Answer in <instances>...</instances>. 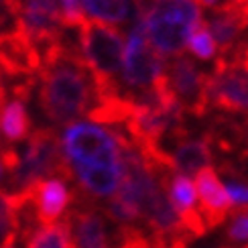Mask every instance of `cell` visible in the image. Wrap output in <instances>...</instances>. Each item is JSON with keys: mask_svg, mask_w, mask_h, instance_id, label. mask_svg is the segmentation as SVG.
<instances>
[{"mask_svg": "<svg viewBox=\"0 0 248 248\" xmlns=\"http://www.w3.org/2000/svg\"><path fill=\"white\" fill-rule=\"evenodd\" d=\"M165 71L163 55L155 51L144 35L142 23L137 18L130 27L128 39L124 43V57H122V71L120 81L124 92H128L134 98L147 96L157 84V79Z\"/></svg>", "mask_w": 248, "mask_h": 248, "instance_id": "cell-7", "label": "cell"}, {"mask_svg": "<svg viewBox=\"0 0 248 248\" xmlns=\"http://www.w3.org/2000/svg\"><path fill=\"white\" fill-rule=\"evenodd\" d=\"M59 4H61V25H63V29L79 31L88 23L81 0H59Z\"/></svg>", "mask_w": 248, "mask_h": 248, "instance_id": "cell-19", "label": "cell"}, {"mask_svg": "<svg viewBox=\"0 0 248 248\" xmlns=\"http://www.w3.org/2000/svg\"><path fill=\"white\" fill-rule=\"evenodd\" d=\"M246 248H248V246H246Z\"/></svg>", "mask_w": 248, "mask_h": 248, "instance_id": "cell-29", "label": "cell"}, {"mask_svg": "<svg viewBox=\"0 0 248 248\" xmlns=\"http://www.w3.org/2000/svg\"><path fill=\"white\" fill-rule=\"evenodd\" d=\"M187 49L202 61H210V59H214L216 55L220 53L218 43H216V39H214L212 31H210V27H208L205 20L202 25L195 27V31L191 33V37L187 41Z\"/></svg>", "mask_w": 248, "mask_h": 248, "instance_id": "cell-18", "label": "cell"}, {"mask_svg": "<svg viewBox=\"0 0 248 248\" xmlns=\"http://www.w3.org/2000/svg\"><path fill=\"white\" fill-rule=\"evenodd\" d=\"M0 110H2V106H0ZM0 147H2V144H0Z\"/></svg>", "mask_w": 248, "mask_h": 248, "instance_id": "cell-27", "label": "cell"}, {"mask_svg": "<svg viewBox=\"0 0 248 248\" xmlns=\"http://www.w3.org/2000/svg\"><path fill=\"white\" fill-rule=\"evenodd\" d=\"M226 189L232 200V212L248 210V183L246 177H228Z\"/></svg>", "mask_w": 248, "mask_h": 248, "instance_id": "cell-21", "label": "cell"}, {"mask_svg": "<svg viewBox=\"0 0 248 248\" xmlns=\"http://www.w3.org/2000/svg\"><path fill=\"white\" fill-rule=\"evenodd\" d=\"M132 2H134V6H137V4H140V2H142V0H132Z\"/></svg>", "mask_w": 248, "mask_h": 248, "instance_id": "cell-25", "label": "cell"}, {"mask_svg": "<svg viewBox=\"0 0 248 248\" xmlns=\"http://www.w3.org/2000/svg\"><path fill=\"white\" fill-rule=\"evenodd\" d=\"M98 102V86L79 47L63 37L43 53L37 74V106L53 126H67L88 116Z\"/></svg>", "mask_w": 248, "mask_h": 248, "instance_id": "cell-1", "label": "cell"}, {"mask_svg": "<svg viewBox=\"0 0 248 248\" xmlns=\"http://www.w3.org/2000/svg\"><path fill=\"white\" fill-rule=\"evenodd\" d=\"M59 140L71 171V181L76 173L122 169L124 132L110 130L96 122H71L61 130Z\"/></svg>", "mask_w": 248, "mask_h": 248, "instance_id": "cell-3", "label": "cell"}, {"mask_svg": "<svg viewBox=\"0 0 248 248\" xmlns=\"http://www.w3.org/2000/svg\"><path fill=\"white\" fill-rule=\"evenodd\" d=\"M0 132L4 134L6 144H16L31 137L33 120H31L25 100L8 96L6 104L0 110Z\"/></svg>", "mask_w": 248, "mask_h": 248, "instance_id": "cell-14", "label": "cell"}, {"mask_svg": "<svg viewBox=\"0 0 248 248\" xmlns=\"http://www.w3.org/2000/svg\"><path fill=\"white\" fill-rule=\"evenodd\" d=\"M78 43L81 57L96 79L98 96L124 92L118 76L122 71L124 35L116 27L90 20L79 29Z\"/></svg>", "mask_w": 248, "mask_h": 248, "instance_id": "cell-4", "label": "cell"}, {"mask_svg": "<svg viewBox=\"0 0 248 248\" xmlns=\"http://www.w3.org/2000/svg\"><path fill=\"white\" fill-rule=\"evenodd\" d=\"M169 159L175 171H179L183 175H189V173L195 175L200 169L208 167L214 161V147L203 132V137H187L185 140H181L169 153Z\"/></svg>", "mask_w": 248, "mask_h": 248, "instance_id": "cell-13", "label": "cell"}, {"mask_svg": "<svg viewBox=\"0 0 248 248\" xmlns=\"http://www.w3.org/2000/svg\"><path fill=\"white\" fill-rule=\"evenodd\" d=\"M47 177H63L65 181H71V171L61 151L57 130L41 126L25 140L18 167L13 175H8L10 187L6 191H23Z\"/></svg>", "mask_w": 248, "mask_h": 248, "instance_id": "cell-5", "label": "cell"}, {"mask_svg": "<svg viewBox=\"0 0 248 248\" xmlns=\"http://www.w3.org/2000/svg\"><path fill=\"white\" fill-rule=\"evenodd\" d=\"M25 205L23 191L0 189V246L20 240V212Z\"/></svg>", "mask_w": 248, "mask_h": 248, "instance_id": "cell-15", "label": "cell"}, {"mask_svg": "<svg viewBox=\"0 0 248 248\" xmlns=\"http://www.w3.org/2000/svg\"><path fill=\"white\" fill-rule=\"evenodd\" d=\"M27 208L37 226L55 224L76 202V189L69 187L63 177H47L23 189Z\"/></svg>", "mask_w": 248, "mask_h": 248, "instance_id": "cell-10", "label": "cell"}, {"mask_svg": "<svg viewBox=\"0 0 248 248\" xmlns=\"http://www.w3.org/2000/svg\"><path fill=\"white\" fill-rule=\"evenodd\" d=\"M0 248H16V244H4V246H0Z\"/></svg>", "mask_w": 248, "mask_h": 248, "instance_id": "cell-24", "label": "cell"}, {"mask_svg": "<svg viewBox=\"0 0 248 248\" xmlns=\"http://www.w3.org/2000/svg\"><path fill=\"white\" fill-rule=\"evenodd\" d=\"M23 242H25V248H74L65 220L37 226Z\"/></svg>", "mask_w": 248, "mask_h": 248, "instance_id": "cell-17", "label": "cell"}, {"mask_svg": "<svg viewBox=\"0 0 248 248\" xmlns=\"http://www.w3.org/2000/svg\"><path fill=\"white\" fill-rule=\"evenodd\" d=\"M222 248H230V246H222Z\"/></svg>", "mask_w": 248, "mask_h": 248, "instance_id": "cell-26", "label": "cell"}, {"mask_svg": "<svg viewBox=\"0 0 248 248\" xmlns=\"http://www.w3.org/2000/svg\"><path fill=\"white\" fill-rule=\"evenodd\" d=\"M63 220L74 248H118L120 230L106 216L104 205L76 198Z\"/></svg>", "mask_w": 248, "mask_h": 248, "instance_id": "cell-9", "label": "cell"}, {"mask_svg": "<svg viewBox=\"0 0 248 248\" xmlns=\"http://www.w3.org/2000/svg\"><path fill=\"white\" fill-rule=\"evenodd\" d=\"M43 67V53L16 27L0 35V74L4 81L37 78Z\"/></svg>", "mask_w": 248, "mask_h": 248, "instance_id": "cell-11", "label": "cell"}, {"mask_svg": "<svg viewBox=\"0 0 248 248\" xmlns=\"http://www.w3.org/2000/svg\"><path fill=\"white\" fill-rule=\"evenodd\" d=\"M132 0H81L84 13L90 20L106 25H122L130 16Z\"/></svg>", "mask_w": 248, "mask_h": 248, "instance_id": "cell-16", "label": "cell"}, {"mask_svg": "<svg viewBox=\"0 0 248 248\" xmlns=\"http://www.w3.org/2000/svg\"><path fill=\"white\" fill-rule=\"evenodd\" d=\"M208 90L212 108L228 114H248V39L218 55Z\"/></svg>", "mask_w": 248, "mask_h": 248, "instance_id": "cell-6", "label": "cell"}, {"mask_svg": "<svg viewBox=\"0 0 248 248\" xmlns=\"http://www.w3.org/2000/svg\"><path fill=\"white\" fill-rule=\"evenodd\" d=\"M163 76L185 116L205 118L210 114V74L202 71L191 57H173L169 63H165Z\"/></svg>", "mask_w": 248, "mask_h": 248, "instance_id": "cell-8", "label": "cell"}, {"mask_svg": "<svg viewBox=\"0 0 248 248\" xmlns=\"http://www.w3.org/2000/svg\"><path fill=\"white\" fill-rule=\"evenodd\" d=\"M0 4H2V0H0Z\"/></svg>", "mask_w": 248, "mask_h": 248, "instance_id": "cell-28", "label": "cell"}, {"mask_svg": "<svg viewBox=\"0 0 248 248\" xmlns=\"http://www.w3.org/2000/svg\"><path fill=\"white\" fill-rule=\"evenodd\" d=\"M4 175H6V171H4V167H2V163H0V181H2Z\"/></svg>", "mask_w": 248, "mask_h": 248, "instance_id": "cell-23", "label": "cell"}, {"mask_svg": "<svg viewBox=\"0 0 248 248\" xmlns=\"http://www.w3.org/2000/svg\"><path fill=\"white\" fill-rule=\"evenodd\" d=\"M8 100V90H6V81L2 78V74H0V106H4Z\"/></svg>", "mask_w": 248, "mask_h": 248, "instance_id": "cell-22", "label": "cell"}, {"mask_svg": "<svg viewBox=\"0 0 248 248\" xmlns=\"http://www.w3.org/2000/svg\"><path fill=\"white\" fill-rule=\"evenodd\" d=\"M226 246H236L248 242V210L232 212V222L226 228Z\"/></svg>", "mask_w": 248, "mask_h": 248, "instance_id": "cell-20", "label": "cell"}, {"mask_svg": "<svg viewBox=\"0 0 248 248\" xmlns=\"http://www.w3.org/2000/svg\"><path fill=\"white\" fill-rule=\"evenodd\" d=\"M134 8L149 43L163 57L181 55L195 27L203 23L198 0H142Z\"/></svg>", "mask_w": 248, "mask_h": 248, "instance_id": "cell-2", "label": "cell"}, {"mask_svg": "<svg viewBox=\"0 0 248 248\" xmlns=\"http://www.w3.org/2000/svg\"><path fill=\"white\" fill-rule=\"evenodd\" d=\"M195 191H198V208L205 222V228L214 230L232 216V200L228 195L226 185L220 181L218 173L212 165L195 173Z\"/></svg>", "mask_w": 248, "mask_h": 248, "instance_id": "cell-12", "label": "cell"}]
</instances>
